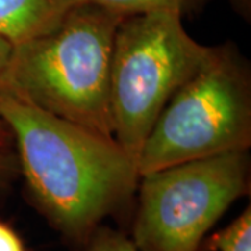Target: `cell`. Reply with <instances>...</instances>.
<instances>
[{"mask_svg": "<svg viewBox=\"0 0 251 251\" xmlns=\"http://www.w3.org/2000/svg\"><path fill=\"white\" fill-rule=\"evenodd\" d=\"M211 49L173 13L133 14L120 21L110 67L112 130L135 163L162 109Z\"/></svg>", "mask_w": 251, "mask_h": 251, "instance_id": "4", "label": "cell"}, {"mask_svg": "<svg viewBox=\"0 0 251 251\" xmlns=\"http://www.w3.org/2000/svg\"><path fill=\"white\" fill-rule=\"evenodd\" d=\"M232 9L240 16L243 20L250 21L251 17V0H229Z\"/></svg>", "mask_w": 251, "mask_h": 251, "instance_id": "13", "label": "cell"}, {"mask_svg": "<svg viewBox=\"0 0 251 251\" xmlns=\"http://www.w3.org/2000/svg\"><path fill=\"white\" fill-rule=\"evenodd\" d=\"M126 16L78 3L49 31L13 46L0 91L53 116L113 137L110 67Z\"/></svg>", "mask_w": 251, "mask_h": 251, "instance_id": "2", "label": "cell"}, {"mask_svg": "<svg viewBox=\"0 0 251 251\" xmlns=\"http://www.w3.org/2000/svg\"><path fill=\"white\" fill-rule=\"evenodd\" d=\"M9 147H13V137L6 122L0 116V148H9Z\"/></svg>", "mask_w": 251, "mask_h": 251, "instance_id": "14", "label": "cell"}, {"mask_svg": "<svg viewBox=\"0 0 251 251\" xmlns=\"http://www.w3.org/2000/svg\"><path fill=\"white\" fill-rule=\"evenodd\" d=\"M251 145L249 69L230 46H212L202 64L168 100L147 135L138 176Z\"/></svg>", "mask_w": 251, "mask_h": 251, "instance_id": "3", "label": "cell"}, {"mask_svg": "<svg viewBox=\"0 0 251 251\" xmlns=\"http://www.w3.org/2000/svg\"><path fill=\"white\" fill-rule=\"evenodd\" d=\"M0 251H27L25 243L18 232L0 219Z\"/></svg>", "mask_w": 251, "mask_h": 251, "instance_id": "11", "label": "cell"}, {"mask_svg": "<svg viewBox=\"0 0 251 251\" xmlns=\"http://www.w3.org/2000/svg\"><path fill=\"white\" fill-rule=\"evenodd\" d=\"M80 0H0V36L13 46L53 28Z\"/></svg>", "mask_w": 251, "mask_h": 251, "instance_id": "6", "label": "cell"}, {"mask_svg": "<svg viewBox=\"0 0 251 251\" xmlns=\"http://www.w3.org/2000/svg\"><path fill=\"white\" fill-rule=\"evenodd\" d=\"M73 249L74 251H140L128 234L108 225H100L84 242Z\"/></svg>", "mask_w": 251, "mask_h": 251, "instance_id": "9", "label": "cell"}, {"mask_svg": "<svg viewBox=\"0 0 251 251\" xmlns=\"http://www.w3.org/2000/svg\"><path fill=\"white\" fill-rule=\"evenodd\" d=\"M208 1L209 0H80V3L98 4L122 16L173 13L181 18L200 11Z\"/></svg>", "mask_w": 251, "mask_h": 251, "instance_id": "7", "label": "cell"}, {"mask_svg": "<svg viewBox=\"0 0 251 251\" xmlns=\"http://www.w3.org/2000/svg\"><path fill=\"white\" fill-rule=\"evenodd\" d=\"M20 175L38 212L72 247L125 211L138 169L120 144L0 91Z\"/></svg>", "mask_w": 251, "mask_h": 251, "instance_id": "1", "label": "cell"}, {"mask_svg": "<svg viewBox=\"0 0 251 251\" xmlns=\"http://www.w3.org/2000/svg\"><path fill=\"white\" fill-rule=\"evenodd\" d=\"M249 190V151L147 173L138 180L128 237L140 251H200L208 232Z\"/></svg>", "mask_w": 251, "mask_h": 251, "instance_id": "5", "label": "cell"}, {"mask_svg": "<svg viewBox=\"0 0 251 251\" xmlns=\"http://www.w3.org/2000/svg\"><path fill=\"white\" fill-rule=\"evenodd\" d=\"M11 53H13V45L9 41H6L4 38L0 36V90L3 87V82L6 78L7 70H9Z\"/></svg>", "mask_w": 251, "mask_h": 251, "instance_id": "12", "label": "cell"}, {"mask_svg": "<svg viewBox=\"0 0 251 251\" xmlns=\"http://www.w3.org/2000/svg\"><path fill=\"white\" fill-rule=\"evenodd\" d=\"M20 175L14 147L0 148V197H3Z\"/></svg>", "mask_w": 251, "mask_h": 251, "instance_id": "10", "label": "cell"}, {"mask_svg": "<svg viewBox=\"0 0 251 251\" xmlns=\"http://www.w3.org/2000/svg\"><path fill=\"white\" fill-rule=\"evenodd\" d=\"M211 251H251V206L247 205L224 229L208 237Z\"/></svg>", "mask_w": 251, "mask_h": 251, "instance_id": "8", "label": "cell"}]
</instances>
